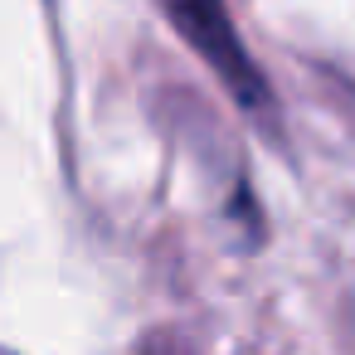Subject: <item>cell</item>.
<instances>
[{
    "mask_svg": "<svg viewBox=\"0 0 355 355\" xmlns=\"http://www.w3.org/2000/svg\"><path fill=\"white\" fill-rule=\"evenodd\" d=\"M166 20L180 30V40L214 69V78L229 88V98L258 122V127H277V98L263 78V69L253 64V54L243 49L224 0H161Z\"/></svg>",
    "mask_w": 355,
    "mask_h": 355,
    "instance_id": "6da1fadb",
    "label": "cell"
}]
</instances>
